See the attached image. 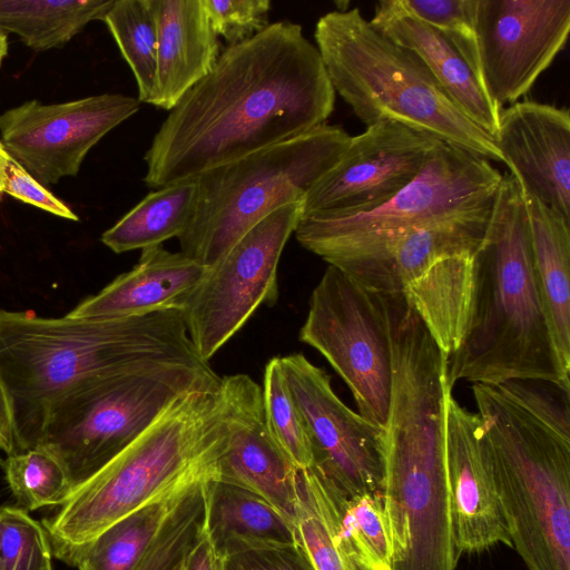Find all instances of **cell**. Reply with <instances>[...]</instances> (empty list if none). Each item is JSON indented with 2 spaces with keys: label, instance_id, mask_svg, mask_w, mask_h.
<instances>
[{
  "label": "cell",
  "instance_id": "cell-24",
  "mask_svg": "<svg viewBox=\"0 0 570 570\" xmlns=\"http://www.w3.org/2000/svg\"><path fill=\"white\" fill-rule=\"evenodd\" d=\"M297 474L343 556L360 570H391L392 542L382 495L348 497L314 466Z\"/></svg>",
  "mask_w": 570,
  "mask_h": 570
},
{
  "label": "cell",
  "instance_id": "cell-23",
  "mask_svg": "<svg viewBox=\"0 0 570 570\" xmlns=\"http://www.w3.org/2000/svg\"><path fill=\"white\" fill-rule=\"evenodd\" d=\"M158 51L150 105L170 111L215 67L222 42L203 0H156Z\"/></svg>",
  "mask_w": 570,
  "mask_h": 570
},
{
  "label": "cell",
  "instance_id": "cell-42",
  "mask_svg": "<svg viewBox=\"0 0 570 570\" xmlns=\"http://www.w3.org/2000/svg\"><path fill=\"white\" fill-rule=\"evenodd\" d=\"M0 449L7 455L17 452V440L12 403L7 387L0 377Z\"/></svg>",
  "mask_w": 570,
  "mask_h": 570
},
{
  "label": "cell",
  "instance_id": "cell-38",
  "mask_svg": "<svg viewBox=\"0 0 570 570\" xmlns=\"http://www.w3.org/2000/svg\"><path fill=\"white\" fill-rule=\"evenodd\" d=\"M210 26L229 45L244 42L262 32L268 22V0H203Z\"/></svg>",
  "mask_w": 570,
  "mask_h": 570
},
{
  "label": "cell",
  "instance_id": "cell-10",
  "mask_svg": "<svg viewBox=\"0 0 570 570\" xmlns=\"http://www.w3.org/2000/svg\"><path fill=\"white\" fill-rule=\"evenodd\" d=\"M501 179L489 160L440 141L386 203L352 216H301L294 234L302 247L341 267L412 229L491 213Z\"/></svg>",
  "mask_w": 570,
  "mask_h": 570
},
{
  "label": "cell",
  "instance_id": "cell-21",
  "mask_svg": "<svg viewBox=\"0 0 570 570\" xmlns=\"http://www.w3.org/2000/svg\"><path fill=\"white\" fill-rule=\"evenodd\" d=\"M370 21L387 38L414 51L459 108L495 137L502 109L491 99L473 68L443 32L413 16L401 0L379 1Z\"/></svg>",
  "mask_w": 570,
  "mask_h": 570
},
{
  "label": "cell",
  "instance_id": "cell-26",
  "mask_svg": "<svg viewBox=\"0 0 570 570\" xmlns=\"http://www.w3.org/2000/svg\"><path fill=\"white\" fill-rule=\"evenodd\" d=\"M523 197L537 282L562 366L570 372V220Z\"/></svg>",
  "mask_w": 570,
  "mask_h": 570
},
{
  "label": "cell",
  "instance_id": "cell-31",
  "mask_svg": "<svg viewBox=\"0 0 570 570\" xmlns=\"http://www.w3.org/2000/svg\"><path fill=\"white\" fill-rule=\"evenodd\" d=\"M0 465L17 507L28 512L61 505L71 493L63 465L42 446L9 454Z\"/></svg>",
  "mask_w": 570,
  "mask_h": 570
},
{
  "label": "cell",
  "instance_id": "cell-27",
  "mask_svg": "<svg viewBox=\"0 0 570 570\" xmlns=\"http://www.w3.org/2000/svg\"><path fill=\"white\" fill-rule=\"evenodd\" d=\"M193 484L121 518L80 549L68 564L78 570H138L171 510Z\"/></svg>",
  "mask_w": 570,
  "mask_h": 570
},
{
  "label": "cell",
  "instance_id": "cell-33",
  "mask_svg": "<svg viewBox=\"0 0 570 570\" xmlns=\"http://www.w3.org/2000/svg\"><path fill=\"white\" fill-rule=\"evenodd\" d=\"M262 393L267 425L276 444L296 469L309 468L313 464L309 440L279 356L271 358L265 366Z\"/></svg>",
  "mask_w": 570,
  "mask_h": 570
},
{
  "label": "cell",
  "instance_id": "cell-45",
  "mask_svg": "<svg viewBox=\"0 0 570 570\" xmlns=\"http://www.w3.org/2000/svg\"><path fill=\"white\" fill-rule=\"evenodd\" d=\"M2 195H3V193H2V190L0 188V200L2 199Z\"/></svg>",
  "mask_w": 570,
  "mask_h": 570
},
{
  "label": "cell",
  "instance_id": "cell-19",
  "mask_svg": "<svg viewBox=\"0 0 570 570\" xmlns=\"http://www.w3.org/2000/svg\"><path fill=\"white\" fill-rule=\"evenodd\" d=\"M227 445L218 479L262 497L294 522L299 503L297 470L273 439L262 387L247 374L222 377Z\"/></svg>",
  "mask_w": 570,
  "mask_h": 570
},
{
  "label": "cell",
  "instance_id": "cell-7",
  "mask_svg": "<svg viewBox=\"0 0 570 570\" xmlns=\"http://www.w3.org/2000/svg\"><path fill=\"white\" fill-rule=\"evenodd\" d=\"M512 548L529 570H570V439L472 384Z\"/></svg>",
  "mask_w": 570,
  "mask_h": 570
},
{
  "label": "cell",
  "instance_id": "cell-12",
  "mask_svg": "<svg viewBox=\"0 0 570 570\" xmlns=\"http://www.w3.org/2000/svg\"><path fill=\"white\" fill-rule=\"evenodd\" d=\"M302 215V203L263 218L207 272L181 312L189 338L206 363L247 323L261 305L278 299L277 268Z\"/></svg>",
  "mask_w": 570,
  "mask_h": 570
},
{
  "label": "cell",
  "instance_id": "cell-13",
  "mask_svg": "<svg viewBox=\"0 0 570 570\" xmlns=\"http://www.w3.org/2000/svg\"><path fill=\"white\" fill-rule=\"evenodd\" d=\"M279 362L309 440L311 466L348 497L382 495L384 429L351 410L334 392L328 374L303 354L279 356Z\"/></svg>",
  "mask_w": 570,
  "mask_h": 570
},
{
  "label": "cell",
  "instance_id": "cell-43",
  "mask_svg": "<svg viewBox=\"0 0 570 570\" xmlns=\"http://www.w3.org/2000/svg\"><path fill=\"white\" fill-rule=\"evenodd\" d=\"M8 53V38L4 32L0 31V66L2 63V60Z\"/></svg>",
  "mask_w": 570,
  "mask_h": 570
},
{
  "label": "cell",
  "instance_id": "cell-28",
  "mask_svg": "<svg viewBox=\"0 0 570 570\" xmlns=\"http://www.w3.org/2000/svg\"><path fill=\"white\" fill-rule=\"evenodd\" d=\"M196 196V179L155 189L104 232L101 242L120 254L178 238L191 219Z\"/></svg>",
  "mask_w": 570,
  "mask_h": 570
},
{
  "label": "cell",
  "instance_id": "cell-29",
  "mask_svg": "<svg viewBox=\"0 0 570 570\" xmlns=\"http://www.w3.org/2000/svg\"><path fill=\"white\" fill-rule=\"evenodd\" d=\"M114 0H0V31L33 50L65 46L90 21L101 20Z\"/></svg>",
  "mask_w": 570,
  "mask_h": 570
},
{
  "label": "cell",
  "instance_id": "cell-11",
  "mask_svg": "<svg viewBox=\"0 0 570 570\" xmlns=\"http://www.w3.org/2000/svg\"><path fill=\"white\" fill-rule=\"evenodd\" d=\"M298 336L321 353L343 379L358 413L384 429L392 385L385 294L328 265L311 294Z\"/></svg>",
  "mask_w": 570,
  "mask_h": 570
},
{
  "label": "cell",
  "instance_id": "cell-16",
  "mask_svg": "<svg viewBox=\"0 0 570 570\" xmlns=\"http://www.w3.org/2000/svg\"><path fill=\"white\" fill-rule=\"evenodd\" d=\"M440 141L394 121L366 127L309 188L301 216L343 217L377 208L420 174Z\"/></svg>",
  "mask_w": 570,
  "mask_h": 570
},
{
  "label": "cell",
  "instance_id": "cell-41",
  "mask_svg": "<svg viewBox=\"0 0 570 570\" xmlns=\"http://www.w3.org/2000/svg\"><path fill=\"white\" fill-rule=\"evenodd\" d=\"M223 567L224 558L204 530L186 556L181 570H223Z\"/></svg>",
  "mask_w": 570,
  "mask_h": 570
},
{
  "label": "cell",
  "instance_id": "cell-32",
  "mask_svg": "<svg viewBox=\"0 0 570 570\" xmlns=\"http://www.w3.org/2000/svg\"><path fill=\"white\" fill-rule=\"evenodd\" d=\"M209 478L194 483L183 494L164 523L138 570H181L186 556L203 534Z\"/></svg>",
  "mask_w": 570,
  "mask_h": 570
},
{
  "label": "cell",
  "instance_id": "cell-44",
  "mask_svg": "<svg viewBox=\"0 0 570 570\" xmlns=\"http://www.w3.org/2000/svg\"><path fill=\"white\" fill-rule=\"evenodd\" d=\"M42 570H55L53 569V564H52V560L48 561Z\"/></svg>",
  "mask_w": 570,
  "mask_h": 570
},
{
  "label": "cell",
  "instance_id": "cell-2",
  "mask_svg": "<svg viewBox=\"0 0 570 570\" xmlns=\"http://www.w3.org/2000/svg\"><path fill=\"white\" fill-rule=\"evenodd\" d=\"M157 363H206L181 309L86 320L0 308V377L12 403L17 452L40 444L50 409L77 385Z\"/></svg>",
  "mask_w": 570,
  "mask_h": 570
},
{
  "label": "cell",
  "instance_id": "cell-20",
  "mask_svg": "<svg viewBox=\"0 0 570 570\" xmlns=\"http://www.w3.org/2000/svg\"><path fill=\"white\" fill-rule=\"evenodd\" d=\"M495 142L522 193L570 220V114L537 101L501 111Z\"/></svg>",
  "mask_w": 570,
  "mask_h": 570
},
{
  "label": "cell",
  "instance_id": "cell-35",
  "mask_svg": "<svg viewBox=\"0 0 570 570\" xmlns=\"http://www.w3.org/2000/svg\"><path fill=\"white\" fill-rule=\"evenodd\" d=\"M401 1L413 16L443 32L481 79L475 33L478 0Z\"/></svg>",
  "mask_w": 570,
  "mask_h": 570
},
{
  "label": "cell",
  "instance_id": "cell-30",
  "mask_svg": "<svg viewBox=\"0 0 570 570\" xmlns=\"http://www.w3.org/2000/svg\"><path fill=\"white\" fill-rule=\"evenodd\" d=\"M101 21L135 77L138 100L150 105L158 51L156 0H114Z\"/></svg>",
  "mask_w": 570,
  "mask_h": 570
},
{
  "label": "cell",
  "instance_id": "cell-25",
  "mask_svg": "<svg viewBox=\"0 0 570 570\" xmlns=\"http://www.w3.org/2000/svg\"><path fill=\"white\" fill-rule=\"evenodd\" d=\"M205 530L223 558L296 544L291 519L254 492L218 478L209 483Z\"/></svg>",
  "mask_w": 570,
  "mask_h": 570
},
{
  "label": "cell",
  "instance_id": "cell-17",
  "mask_svg": "<svg viewBox=\"0 0 570 570\" xmlns=\"http://www.w3.org/2000/svg\"><path fill=\"white\" fill-rule=\"evenodd\" d=\"M478 248L449 235L420 238L387 262L381 293L402 294L448 358L470 317Z\"/></svg>",
  "mask_w": 570,
  "mask_h": 570
},
{
  "label": "cell",
  "instance_id": "cell-18",
  "mask_svg": "<svg viewBox=\"0 0 570 570\" xmlns=\"http://www.w3.org/2000/svg\"><path fill=\"white\" fill-rule=\"evenodd\" d=\"M445 470L459 554L512 548L483 423L452 392L445 405Z\"/></svg>",
  "mask_w": 570,
  "mask_h": 570
},
{
  "label": "cell",
  "instance_id": "cell-40",
  "mask_svg": "<svg viewBox=\"0 0 570 570\" xmlns=\"http://www.w3.org/2000/svg\"><path fill=\"white\" fill-rule=\"evenodd\" d=\"M223 570H315L299 546L259 548L224 558Z\"/></svg>",
  "mask_w": 570,
  "mask_h": 570
},
{
  "label": "cell",
  "instance_id": "cell-15",
  "mask_svg": "<svg viewBox=\"0 0 570 570\" xmlns=\"http://www.w3.org/2000/svg\"><path fill=\"white\" fill-rule=\"evenodd\" d=\"M570 0H478L482 83L502 109L525 95L564 47Z\"/></svg>",
  "mask_w": 570,
  "mask_h": 570
},
{
  "label": "cell",
  "instance_id": "cell-5",
  "mask_svg": "<svg viewBox=\"0 0 570 570\" xmlns=\"http://www.w3.org/2000/svg\"><path fill=\"white\" fill-rule=\"evenodd\" d=\"M450 392L441 361L419 355L394 361L382 490L391 570H456L460 554L445 470Z\"/></svg>",
  "mask_w": 570,
  "mask_h": 570
},
{
  "label": "cell",
  "instance_id": "cell-14",
  "mask_svg": "<svg viewBox=\"0 0 570 570\" xmlns=\"http://www.w3.org/2000/svg\"><path fill=\"white\" fill-rule=\"evenodd\" d=\"M140 104L138 98L121 94L52 105L27 100L0 115V140L46 187L76 176L89 150L135 115Z\"/></svg>",
  "mask_w": 570,
  "mask_h": 570
},
{
  "label": "cell",
  "instance_id": "cell-22",
  "mask_svg": "<svg viewBox=\"0 0 570 570\" xmlns=\"http://www.w3.org/2000/svg\"><path fill=\"white\" fill-rule=\"evenodd\" d=\"M207 267L161 245L145 248L132 269L116 277L68 315L86 320H115L165 309H183Z\"/></svg>",
  "mask_w": 570,
  "mask_h": 570
},
{
  "label": "cell",
  "instance_id": "cell-4",
  "mask_svg": "<svg viewBox=\"0 0 570 570\" xmlns=\"http://www.w3.org/2000/svg\"><path fill=\"white\" fill-rule=\"evenodd\" d=\"M226 445L220 381L178 396L42 521L52 557L68 564L127 514L199 480L218 478Z\"/></svg>",
  "mask_w": 570,
  "mask_h": 570
},
{
  "label": "cell",
  "instance_id": "cell-8",
  "mask_svg": "<svg viewBox=\"0 0 570 570\" xmlns=\"http://www.w3.org/2000/svg\"><path fill=\"white\" fill-rule=\"evenodd\" d=\"M351 137L342 127L324 124L200 174L191 219L178 237L179 252L206 267L215 265L263 218L302 203Z\"/></svg>",
  "mask_w": 570,
  "mask_h": 570
},
{
  "label": "cell",
  "instance_id": "cell-36",
  "mask_svg": "<svg viewBox=\"0 0 570 570\" xmlns=\"http://www.w3.org/2000/svg\"><path fill=\"white\" fill-rule=\"evenodd\" d=\"M495 387L548 428L570 439V389L541 380H512Z\"/></svg>",
  "mask_w": 570,
  "mask_h": 570
},
{
  "label": "cell",
  "instance_id": "cell-6",
  "mask_svg": "<svg viewBox=\"0 0 570 570\" xmlns=\"http://www.w3.org/2000/svg\"><path fill=\"white\" fill-rule=\"evenodd\" d=\"M314 38L335 92L366 127L394 121L503 163L495 139L459 108L422 59L377 30L360 9L322 16Z\"/></svg>",
  "mask_w": 570,
  "mask_h": 570
},
{
  "label": "cell",
  "instance_id": "cell-37",
  "mask_svg": "<svg viewBox=\"0 0 570 570\" xmlns=\"http://www.w3.org/2000/svg\"><path fill=\"white\" fill-rule=\"evenodd\" d=\"M299 503L294 519L295 540L315 570H360L346 559L333 540L331 530L297 474Z\"/></svg>",
  "mask_w": 570,
  "mask_h": 570
},
{
  "label": "cell",
  "instance_id": "cell-34",
  "mask_svg": "<svg viewBox=\"0 0 570 570\" xmlns=\"http://www.w3.org/2000/svg\"><path fill=\"white\" fill-rule=\"evenodd\" d=\"M52 560L48 533L28 511L0 508V570H42Z\"/></svg>",
  "mask_w": 570,
  "mask_h": 570
},
{
  "label": "cell",
  "instance_id": "cell-9",
  "mask_svg": "<svg viewBox=\"0 0 570 570\" xmlns=\"http://www.w3.org/2000/svg\"><path fill=\"white\" fill-rule=\"evenodd\" d=\"M219 381L208 363H157L85 381L52 405L38 446L61 462L72 492L175 399Z\"/></svg>",
  "mask_w": 570,
  "mask_h": 570
},
{
  "label": "cell",
  "instance_id": "cell-3",
  "mask_svg": "<svg viewBox=\"0 0 570 570\" xmlns=\"http://www.w3.org/2000/svg\"><path fill=\"white\" fill-rule=\"evenodd\" d=\"M533 266L522 190L502 175L483 238L475 254L468 326L448 360L451 387L464 381L497 386L541 380L570 389Z\"/></svg>",
  "mask_w": 570,
  "mask_h": 570
},
{
  "label": "cell",
  "instance_id": "cell-39",
  "mask_svg": "<svg viewBox=\"0 0 570 570\" xmlns=\"http://www.w3.org/2000/svg\"><path fill=\"white\" fill-rule=\"evenodd\" d=\"M0 188L2 193L52 215L78 220V216L18 163L0 140Z\"/></svg>",
  "mask_w": 570,
  "mask_h": 570
},
{
  "label": "cell",
  "instance_id": "cell-1",
  "mask_svg": "<svg viewBox=\"0 0 570 570\" xmlns=\"http://www.w3.org/2000/svg\"><path fill=\"white\" fill-rule=\"evenodd\" d=\"M335 90L321 55L291 21L224 49L212 71L169 111L144 160L161 188L326 124Z\"/></svg>",
  "mask_w": 570,
  "mask_h": 570
}]
</instances>
